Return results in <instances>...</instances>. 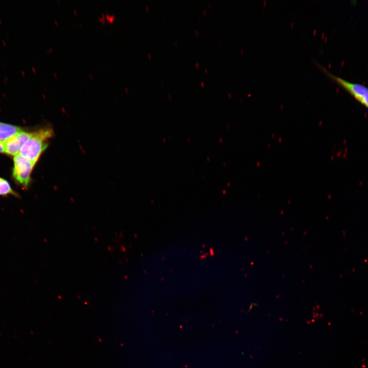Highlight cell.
<instances>
[{
    "mask_svg": "<svg viewBox=\"0 0 368 368\" xmlns=\"http://www.w3.org/2000/svg\"><path fill=\"white\" fill-rule=\"evenodd\" d=\"M53 135V129L49 127L32 132L30 137L21 147L20 154L35 164L47 148L48 141Z\"/></svg>",
    "mask_w": 368,
    "mask_h": 368,
    "instance_id": "cell-1",
    "label": "cell"
},
{
    "mask_svg": "<svg viewBox=\"0 0 368 368\" xmlns=\"http://www.w3.org/2000/svg\"><path fill=\"white\" fill-rule=\"evenodd\" d=\"M320 69L329 78L347 91L358 102L368 109V87L366 86L347 81L333 75L323 66L317 63Z\"/></svg>",
    "mask_w": 368,
    "mask_h": 368,
    "instance_id": "cell-2",
    "label": "cell"
},
{
    "mask_svg": "<svg viewBox=\"0 0 368 368\" xmlns=\"http://www.w3.org/2000/svg\"><path fill=\"white\" fill-rule=\"evenodd\" d=\"M13 162V177L18 183L27 187L30 183L31 174L35 164L19 154L14 156Z\"/></svg>",
    "mask_w": 368,
    "mask_h": 368,
    "instance_id": "cell-3",
    "label": "cell"
},
{
    "mask_svg": "<svg viewBox=\"0 0 368 368\" xmlns=\"http://www.w3.org/2000/svg\"><path fill=\"white\" fill-rule=\"evenodd\" d=\"M32 132L20 131L3 142L4 152L8 154L16 155L20 152L25 143L31 136Z\"/></svg>",
    "mask_w": 368,
    "mask_h": 368,
    "instance_id": "cell-4",
    "label": "cell"
},
{
    "mask_svg": "<svg viewBox=\"0 0 368 368\" xmlns=\"http://www.w3.org/2000/svg\"><path fill=\"white\" fill-rule=\"evenodd\" d=\"M20 131L17 126L0 122V142H5Z\"/></svg>",
    "mask_w": 368,
    "mask_h": 368,
    "instance_id": "cell-5",
    "label": "cell"
},
{
    "mask_svg": "<svg viewBox=\"0 0 368 368\" xmlns=\"http://www.w3.org/2000/svg\"><path fill=\"white\" fill-rule=\"evenodd\" d=\"M9 194L17 196V194L11 188L9 183L0 177V195L6 196Z\"/></svg>",
    "mask_w": 368,
    "mask_h": 368,
    "instance_id": "cell-6",
    "label": "cell"
},
{
    "mask_svg": "<svg viewBox=\"0 0 368 368\" xmlns=\"http://www.w3.org/2000/svg\"><path fill=\"white\" fill-rule=\"evenodd\" d=\"M0 152H5L4 144H3L2 142H0Z\"/></svg>",
    "mask_w": 368,
    "mask_h": 368,
    "instance_id": "cell-7",
    "label": "cell"
}]
</instances>
